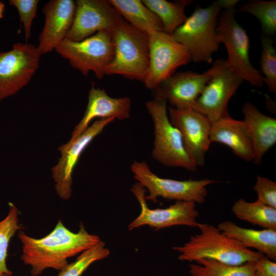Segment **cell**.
<instances>
[{"label":"cell","mask_w":276,"mask_h":276,"mask_svg":"<svg viewBox=\"0 0 276 276\" xmlns=\"http://www.w3.org/2000/svg\"><path fill=\"white\" fill-rule=\"evenodd\" d=\"M79 226L78 232H71L59 219L53 230L40 239L18 231V237L22 244L21 259L25 264L31 266L32 276L40 274L48 268L61 270L68 264V258L101 240L98 236L88 233L83 224Z\"/></svg>","instance_id":"6da1fadb"},{"label":"cell","mask_w":276,"mask_h":276,"mask_svg":"<svg viewBox=\"0 0 276 276\" xmlns=\"http://www.w3.org/2000/svg\"><path fill=\"white\" fill-rule=\"evenodd\" d=\"M200 233L192 236L183 246L174 247L180 253L178 259L189 262L211 259L231 265H240L257 261L264 255L245 247L238 240L209 223H199Z\"/></svg>","instance_id":"7a4b0ae2"},{"label":"cell","mask_w":276,"mask_h":276,"mask_svg":"<svg viewBox=\"0 0 276 276\" xmlns=\"http://www.w3.org/2000/svg\"><path fill=\"white\" fill-rule=\"evenodd\" d=\"M114 56L105 70V75H118L144 82L149 62L148 34L124 19L111 31Z\"/></svg>","instance_id":"3957f363"},{"label":"cell","mask_w":276,"mask_h":276,"mask_svg":"<svg viewBox=\"0 0 276 276\" xmlns=\"http://www.w3.org/2000/svg\"><path fill=\"white\" fill-rule=\"evenodd\" d=\"M222 10L219 0L202 8L198 6L186 20L172 34L188 51L195 62H212V56L220 44L217 27Z\"/></svg>","instance_id":"277c9868"},{"label":"cell","mask_w":276,"mask_h":276,"mask_svg":"<svg viewBox=\"0 0 276 276\" xmlns=\"http://www.w3.org/2000/svg\"><path fill=\"white\" fill-rule=\"evenodd\" d=\"M166 100L154 98L146 103L154 126L152 155L165 166L195 171L197 167L187 151L179 130L170 121Z\"/></svg>","instance_id":"5b68a950"},{"label":"cell","mask_w":276,"mask_h":276,"mask_svg":"<svg viewBox=\"0 0 276 276\" xmlns=\"http://www.w3.org/2000/svg\"><path fill=\"white\" fill-rule=\"evenodd\" d=\"M222 10L218 17L217 33L220 43L227 51V66L243 81L254 86H262L264 78L250 61L249 37L236 20V8Z\"/></svg>","instance_id":"8992f818"},{"label":"cell","mask_w":276,"mask_h":276,"mask_svg":"<svg viewBox=\"0 0 276 276\" xmlns=\"http://www.w3.org/2000/svg\"><path fill=\"white\" fill-rule=\"evenodd\" d=\"M55 50L83 75L87 76L93 72L99 80L105 75L106 68L114 56L111 32L105 30L80 41L65 38Z\"/></svg>","instance_id":"52a82bcc"},{"label":"cell","mask_w":276,"mask_h":276,"mask_svg":"<svg viewBox=\"0 0 276 276\" xmlns=\"http://www.w3.org/2000/svg\"><path fill=\"white\" fill-rule=\"evenodd\" d=\"M134 178L148 191L146 200L156 202L158 197L203 203L207 196L206 187L217 182L212 179L177 180L161 178L152 172L144 161L134 160L131 164Z\"/></svg>","instance_id":"ba28073f"},{"label":"cell","mask_w":276,"mask_h":276,"mask_svg":"<svg viewBox=\"0 0 276 276\" xmlns=\"http://www.w3.org/2000/svg\"><path fill=\"white\" fill-rule=\"evenodd\" d=\"M147 34L149 62L143 83L147 89L154 90L175 73L179 66L188 64L191 58L187 49L172 35L164 31H153Z\"/></svg>","instance_id":"9c48e42d"},{"label":"cell","mask_w":276,"mask_h":276,"mask_svg":"<svg viewBox=\"0 0 276 276\" xmlns=\"http://www.w3.org/2000/svg\"><path fill=\"white\" fill-rule=\"evenodd\" d=\"M41 55L37 47L21 42L15 43L9 51L0 52V103L30 82Z\"/></svg>","instance_id":"30bf717a"},{"label":"cell","mask_w":276,"mask_h":276,"mask_svg":"<svg viewBox=\"0 0 276 276\" xmlns=\"http://www.w3.org/2000/svg\"><path fill=\"white\" fill-rule=\"evenodd\" d=\"M224 60H216L212 66L203 73L191 71L174 73L154 89V98L165 100L176 108H193L206 84Z\"/></svg>","instance_id":"8fae6325"},{"label":"cell","mask_w":276,"mask_h":276,"mask_svg":"<svg viewBox=\"0 0 276 276\" xmlns=\"http://www.w3.org/2000/svg\"><path fill=\"white\" fill-rule=\"evenodd\" d=\"M243 80L227 66L226 60L207 83L193 108L211 123L229 115L227 105Z\"/></svg>","instance_id":"7c38bea8"},{"label":"cell","mask_w":276,"mask_h":276,"mask_svg":"<svg viewBox=\"0 0 276 276\" xmlns=\"http://www.w3.org/2000/svg\"><path fill=\"white\" fill-rule=\"evenodd\" d=\"M131 190L139 201L141 211L139 216L129 224V230L145 225L158 229L174 225L197 227L199 213L195 202L176 201L166 208L151 209L145 198L144 187L137 182Z\"/></svg>","instance_id":"4fadbf2b"},{"label":"cell","mask_w":276,"mask_h":276,"mask_svg":"<svg viewBox=\"0 0 276 276\" xmlns=\"http://www.w3.org/2000/svg\"><path fill=\"white\" fill-rule=\"evenodd\" d=\"M171 123L179 130L185 148L197 167L205 164V155L211 142L212 123L193 108H168Z\"/></svg>","instance_id":"5bb4252c"},{"label":"cell","mask_w":276,"mask_h":276,"mask_svg":"<svg viewBox=\"0 0 276 276\" xmlns=\"http://www.w3.org/2000/svg\"><path fill=\"white\" fill-rule=\"evenodd\" d=\"M74 19L65 39L80 41L101 31L111 32L123 19L108 0H77Z\"/></svg>","instance_id":"9a60e30c"},{"label":"cell","mask_w":276,"mask_h":276,"mask_svg":"<svg viewBox=\"0 0 276 276\" xmlns=\"http://www.w3.org/2000/svg\"><path fill=\"white\" fill-rule=\"evenodd\" d=\"M114 120L113 118L98 119L73 142H68L59 147L61 157L57 165L52 168V172L56 182V192L61 198L67 200L71 195L73 171L82 152Z\"/></svg>","instance_id":"2e32d148"},{"label":"cell","mask_w":276,"mask_h":276,"mask_svg":"<svg viewBox=\"0 0 276 276\" xmlns=\"http://www.w3.org/2000/svg\"><path fill=\"white\" fill-rule=\"evenodd\" d=\"M75 9L73 0H51L44 5L45 22L37 47L41 54L52 52L66 38L73 23Z\"/></svg>","instance_id":"e0dca14e"},{"label":"cell","mask_w":276,"mask_h":276,"mask_svg":"<svg viewBox=\"0 0 276 276\" xmlns=\"http://www.w3.org/2000/svg\"><path fill=\"white\" fill-rule=\"evenodd\" d=\"M131 100L128 97L114 98L108 96L104 89L96 88L94 83L89 91L88 103L84 114L74 128L68 143L73 142L88 127L96 118H113L119 120L130 117Z\"/></svg>","instance_id":"ac0fdd59"},{"label":"cell","mask_w":276,"mask_h":276,"mask_svg":"<svg viewBox=\"0 0 276 276\" xmlns=\"http://www.w3.org/2000/svg\"><path fill=\"white\" fill-rule=\"evenodd\" d=\"M211 143L223 144L231 149L237 156L246 162L254 160V148L248 127L243 121L229 114L212 123Z\"/></svg>","instance_id":"d6986e66"},{"label":"cell","mask_w":276,"mask_h":276,"mask_svg":"<svg viewBox=\"0 0 276 276\" xmlns=\"http://www.w3.org/2000/svg\"><path fill=\"white\" fill-rule=\"evenodd\" d=\"M242 112L254 146L253 162L259 164L265 154L276 143V119L262 113L248 102L243 105Z\"/></svg>","instance_id":"ffe728a7"},{"label":"cell","mask_w":276,"mask_h":276,"mask_svg":"<svg viewBox=\"0 0 276 276\" xmlns=\"http://www.w3.org/2000/svg\"><path fill=\"white\" fill-rule=\"evenodd\" d=\"M227 236L234 238L245 247L254 248L268 259L276 260V229L256 230L240 227L234 222L226 220L217 227Z\"/></svg>","instance_id":"44dd1931"},{"label":"cell","mask_w":276,"mask_h":276,"mask_svg":"<svg viewBox=\"0 0 276 276\" xmlns=\"http://www.w3.org/2000/svg\"><path fill=\"white\" fill-rule=\"evenodd\" d=\"M126 21L148 34L164 31L158 17L141 0H108Z\"/></svg>","instance_id":"7402d4cb"},{"label":"cell","mask_w":276,"mask_h":276,"mask_svg":"<svg viewBox=\"0 0 276 276\" xmlns=\"http://www.w3.org/2000/svg\"><path fill=\"white\" fill-rule=\"evenodd\" d=\"M142 1L160 19L163 26L164 32L170 35H172L186 20V8L193 2L191 0Z\"/></svg>","instance_id":"603a6c76"},{"label":"cell","mask_w":276,"mask_h":276,"mask_svg":"<svg viewBox=\"0 0 276 276\" xmlns=\"http://www.w3.org/2000/svg\"><path fill=\"white\" fill-rule=\"evenodd\" d=\"M232 211L238 219L252 225L276 229V209L258 200L249 202L240 198L234 202Z\"/></svg>","instance_id":"cb8c5ba5"},{"label":"cell","mask_w":276,"mask_h":276,"mask_svg":"<svg viewBox=\"0 0 276 276\" xmlns=\"http://www.w3.org/2000/svg\"><path fill=\"white\" fill-rule=\"evenodd\" d=\"M257 261L231 265L211 259H201L189 266L192 276H254Z\"/></svg>","instance_id":"d4e9b609"},{"label":"cell","mask_w":276,"mask_h":276,"mask_svg":"<svg viewBox=\"0 0 276 276\" xmlns=\"http://www.w3.org/2000/svg\"><path fill=\"white\" fill-rule=\"evenodd\" d=\"M238 11L255 16L259 21L262 34L274 37L276 34V1L252 0L240 6Z\"/></svg>","instance_id":"484cf974"},{"label":"cell","mask_w":276,"mask_h":276,"mask_svg":"<svg viewBox=\"0 0 276 276\" xmlns=\"http://www.w3.org/2000/svg\"><path fill=\"white\" fill-rule=\"evenodd\" d=\"M7 216L0 221V273L11 276L12 272L9 270L6 264L8 246L12 237L17 231L24 228L19 222V212L11 202Z\"/></svg>","instance_id":"4316f807"},{"label":"cell","mask_w":276,"mask_h":276,"mask_svg":"<svg viewBox=\"0 0 276 276\" xmlns=\"http://www.w3.org/2000/svg\"><path fill=\"white\" fill-rule=\"evenodd\" d=\"M109 254V249L100 240L93 246L82 252L74 262L68 264L60 270L57 276H81L92 263L105 258Z\"/></svg>","instance_id":"83f0119b"},{"label":"cell","mask_w":276,"mask_h":276,"mask_svg":"<svg viewBox=\"0 0 276 276\" xmlns=\"http://www.w3.org/2000/svg\"><path fill=\"white\" fill-rule=\"evenodd\" d=\"M262 52L260 58L261 73L264 82L272 93H276V49L272 38L260 35Z\"/></svg>","instance_id":"f1b7e54d"},{"label":"cell","mask_w":276,"mask_h":276,"mask_svg":"<svg viewBox=\"0 0 276 276\" xmlns=\"http://www.w3.org/2000/svg\"><path fill=\"white\" fill-rule=\"evenodd\" d=\"M38 0H10L9 4L17 10L20 21L24 27L25 38L27 40L31 36L33 20L36 17Z\"/></svg>","instance_id":"f546056e"},{"label":"cell","mask_w":276,"mask_h":276,"mask_svg":"<svg viewBox=\"0 0 276 276\" xmlns=\"http://www.w3.org/2000/svg\"><path fill=\"white\" fill-rule=\"evenodd\" d=\"M253 189L256 192L258 201L276 209V183L261 176H257Z\"/></svg>","instance_id":"4dcf8cb0"},{"label":"cell","mask_w":276,"mask_h":276,"mask_svg":"<svg viewBox=\"0 0 276 276\" xmlns=\"http://www.w3.org/2000/svg\"><path fill=\"white\" fill-rule=\"evenodd\" d=\"M254 276H276V263L264 256L256 262Z\"/></svg>","instance_id":"1f68e13d"},{"label":"cell","mask_w":276,"mask_h":276,"mask_svg":"<svg viewBox=\"0 0 276 276\" xmlns=\"http://www.w3.org/2000/svg\"><path fill=\"white\" fill-rule=\"evenodd\" d=\"M5 11V5L2 2H0V19L3 17Z\"/></svg>","instance_id":"d6a6232c"},{"label":"cell","mask_w":276,"mask_h":276,"mask_svg":"<svg viewBox=\"0 0 276 276\" xmlns=\"http://www.w3.org/2000/svg\"><path fill=\"white\" fill-rule=\"evenodd\" d=\"M0 276H7V275H5V274L1 273H0Z\"/></svg>","instance_id":"836d02e7"}]
</instances>
